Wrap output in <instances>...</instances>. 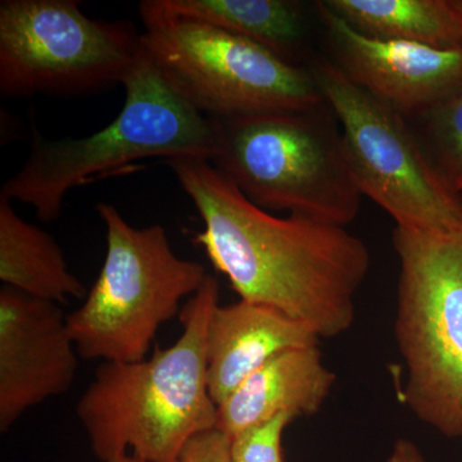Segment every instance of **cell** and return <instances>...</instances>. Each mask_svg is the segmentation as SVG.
Masks as SVG:
<instances>
[{
	"instance_id": "3",
	"label": "cell",
	"mask_w": 462,
	"mask_h": 462,
	"mask_svg": "<svg viewBox=\"0 0 462 462\" xmlns=\"http://www.w3.org/2000/svg\"><path fill=\"white\" fill-rule=\"evenodd\" d=\"M123 87V109L98 132L56 141L33 132L32 152L0 194L32 207L39 220L51 223L62 214L69 191L138 169L141 161H211V120L173 89L144 50Z\"/></svg>"
},
{
	"instance_id": "20",
	"label": "cell",
	"mask_w": 462,
	"mask_h": 462,
	"mask_svg": "<svg viewBox=\"0 0 462 462\" xmlns=\"http://www.w3.org/2000/svg\"><path fill=\"white\" fill-rule=\"evenodd\" d=\"M387 462H427L420 448L407 438H400L394 443Z\"/></svg>"
},
{
	"instance_id": "14",
	"label": "cell",
	"mask_w": 462,
	"mask_h": 462,
	"mask_svg": "<svg viewBox=\"0 0 462 462\" xmlns=\"http://www.w3.org/2000/svg\"><path fill=\"white\" fill-rule=\"evenodd\" d=\"M0 281L27 296L66 303L85 300L84 282L72 273L51 234L27 223L0 194Z\"/></svg>"
},
{
	"instance_id": "16",
	"label": "cell",
	"mask_w": 462,
	"mask_h": 462,
	"mask_svg": "<svg viewBox=\"0 0 462 462\" xmlns=\"http://www.w3.org/2000/svg\"><path fill=\"white\" fill-rule=\"evenodd\" d=\"M163 7L263 45L294 62L306 38L302 3L293 0H161Z\"/></svg>"
},
{
	"instance_id": "10",
	"label": "cell",
	"mask_w": 462,
	"mask_h": 462,
	"mask_svg": "<svg viewBox=\"0 0 462 462\" xmlns=\"http://www.w3.org/2000/svg\"><path fill=\"white\" fill-rule=\"evenodd\" d=\"M79 356L58 303L0 289V431L71 389Z\"/></svg>"
},
{
	"instance_id": "7",
	"label": "cell",
	"mask_w": 462,
	"mask_h": 462,
	"mask_svg": "<svg viewBox=\"0 0 462 462\" xmlns=\"http://www.w3.org/2000/svg\"><path fill=\"white\" fill-rule=\"evenodd\" d=\"M143 50L173 89L207 118L320 107L306 67L288 62L257 42L163 7L139 5Z\"/></svg>"
},
{
	"instance_id": "6",
	"label": "cell",
	"mask_w": 462,
	"mask_h": 462,
	"mask_svg": "<svg viewBox=\"0 0 462 462\" xmlns=\"http://www.w3.org/2000/svg\"><path fill=\"white\" fill-rule=\"evenodd\" d=\"M394 320L406 378L400 397L416 419L462 437V226L445 233L397 227Z\"/></svg>"
},
{
	"instance_id": "12",
	"label": "cell",
	"mask_w": 462,
	"mask_h": 462,
	"mask_svg": "<svg viewBox=\"0 0 462 462\" xmlns=\"http://www.w3.org/2000/svg\"><path fill=\"white\" fill-rule=\"evenodd\" d=\"M305 325L272 307L240 300L215 307L206 337L207 382L216 406L276 356L319 346Z\"/></svg>"
},
{
	"instance_id": "9",
	"label": "cell",
	"mask_w": 462,
	"mask_h": 462,
	"mask_svg": "<svg viewBox=\"0 0 462 462\" xmlns=\"http://www.w3.org/2000/svg\"><path fill=\"white\" fill-rule=\"evenodd\" d=\"M78 0L0 2V94L80 97L124 84L142 56V33L93 20Z\"/></svg>"
},
{
	"instance_id": "11",
	"label": "cell",
	"mask_w": 462,
	"mask_h": 462,
	"mask_svg": "<svg viewBox=\"0 0 462 462\" xmlns=\"http://www.w3.org/2000/svg\"><path fill=\"white\" fill-rule=\"evenodd\" d=\"M343 74L404 117H419L462 90V48L373 38L316 3Z\"/></svg>"
},
{
	"instance_id": "1",
	"label": "cell",
	"mask_w": 462,
	"mask_h": 462,
	"mask_svg": "<svg viewBox=\"0 0 462 462\" xmlns=\"http://www.w3.org/2000/svg\"><path fill=\"white\" fill-rule=\"evenodd\" d=\"M166 163L205 225L194 242L240 300L272 307L319 338L352 327L370 269L363 239L338 225L264 211L209 161Z\"/></svg>"
},
{
	"instance_id": "17",
	"label": "cell",
	"mask_w": 462,
	"mask_h": 462,
	"mask_svg": "<svg viewBox=\"0 0 462 462\" xmlns=\"http://www.w3.org/2000/svg\"><path fill=\"white\" fill-rule=\"evenodd\" d=\"M422 147L449 187L462 193V90L419 116Z\"/></svg>"
},
{
	"instance_id": "8",
	"label": "cell",
	"mask_w": 462,
	"mask_h": 462,
	"mask_svg": "<svg viewBox=\"0 0 462 462\" xmlns=\"http://www.w3.org/2000/svg\"><path fill=\"white\" fill-rule=\"evenodd\" d=\"M340 125L346 160L363 196L397 227L445 233L462 226V193L449 187L404 116L352 83L336 63L309 67Z\"/></svg>"
},
{
	"instance_id": "21",
	"label": "cell",
	"mask_w": 462,
	"mask_h": 462,
	"mask_svg": "<svg viewBox=\"0 0 462 462\" xmlns=\"http://www.w3.org/2000/svg\"><path fill=\"white\" fill-rule=\"evenodd\" d=\"M108 462H144L141 460V458L135 457V456H133L132 454H125L121 456H117V457H115L114 460L108 461Z\"/></svg>"
},
{
	"instance_id": "4",
	"label": "cell",
	"mask_w": 462,
	"mask_h": 462,
	"mask_svg": "<svg viewBox=\"0 0 462 462\" xmlns=\"http://www.w3.org/2000/svg\"><path fill=\"white\" fill-rule=\"evenodd\" d=\"M325 107L209 118V162L264 211L346 227L358 215L363 194L342 133Z\"/></svg>"
},
{
	"instance_id": "19",
	"label": "cell",
	"mask_w": 462,
	"mask_h": 462,
	"mask_svg": "<svg viewBox=\"0 0 462 462\" xmlns=\"http://www.w3.org/2000/svg\"><path fill=\"white\" fill-rule=\"evenodd\" d=\"M230 439L212 430L191 438L176 462H230Z\"/></svg>"
},
{
	"instance_id": "13",
	"label": "cell",
	"mask_w": 462,
	"mask_h": 462,
	"mask_svg": "<svg viewBox=\"0 0 462 462\" xmlns=\"http://www.w3.org/2000/svg\"><path fill=\"white\" fill-rule=\"evenodd\" d=\"M336 374L322 363L319 346L276 356L217 406V427L231 438L282 412L307 418L320 411Z\"/></svg>"
},
{
	"instance_id": "2",
	"label": "cell",
	"mask_w": 462,
	"mask_h": 462,
	"mask_svg": "<svg viewBox=\"0 0 462 462\" xmlns=\"http://www.w3.org/2000/svg\"><path fill=\"white\" fill-rule=\"evenodd\" d=\"M208 275L180 311L172 346L133 363H103L76 404L78 419L100 461L129 454L144 462H176L191 439L217 427L207 382L206 337L218 305Z\"/></svg>"
},
{
	"instance_id": "22",
	"label": "cell",
	"mask_w": 462,
	"mask_h": 462,
	"mask_svg": "<svg viewBox=\"0 0 462 462\" xmlns=\"http://www.w3.org/2000/svg\"><path fill=\"white\" fill-rule=\"evenodd\" d=\"M460 5H461V7H462V0H460Z\"/></svg>"
},
{
	"instance_id": "5",
	"label": "cell",
	"mask_w": 462,
	"mask_h": 462,
	"mask_svg": "<svg viewBox=\"0 0 462 462\" xmlns=\"http://www.w3.org/2000/svg\"><path fill=\"white\" fill-rule=\"evenodd\" d=\"M106 257L84 303L67 315L79 356L103 363L147 357L157 331L180 311L208 273L197 261L175 254L160 224L134 227L114 205L100 202Z\"/></svg>"
},
{
	"instance_id": "15",
	"label": "cell",
	"mask_w": 462,
	"mask_h": 462,
	"mask_svg": "<svg viewBox=\"0 0 462 462\" xmlns=\"http://www.w3.org/2000/svg\"><path fill=\"white\" fill-rule=\"evenodd\" d=\"M325 5L373 38L462 48L460 0H327Z\"/></svg>"
},
{
	"instance_id": "18",
	"label": "cell",
	"mask_w": 462,
	"mask_h": 462,
	"mask_svg": "<svg viewBox=\"0 0 462 462\" xmlns=\"http://www.w3.org/2000/svg\"><path fill=\"white\" fill-rule=\"evenodd\" d=\"M297 416L282 412L230 439V462H284L282 436Z\"/></svg>"
}]
</instances>
